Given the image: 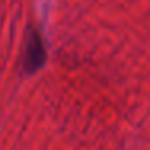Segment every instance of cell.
<instances>
[{"label":"cell","mask_w":150,"mask_h":150,"mask_svg":"<svg viewBox=\"0 0 150 150\" xmlns=\"http://www.w3.org/2000/svg\"><path fill=\"white\" fill-rule=\"evenodd\" d=\"M45 49L40 33L36 28H29V33L26 37V49H24V60H23V71L26 74L37 71L45 63Z\"/></svg>","instance_id":"cell-1"}]
</instances>
